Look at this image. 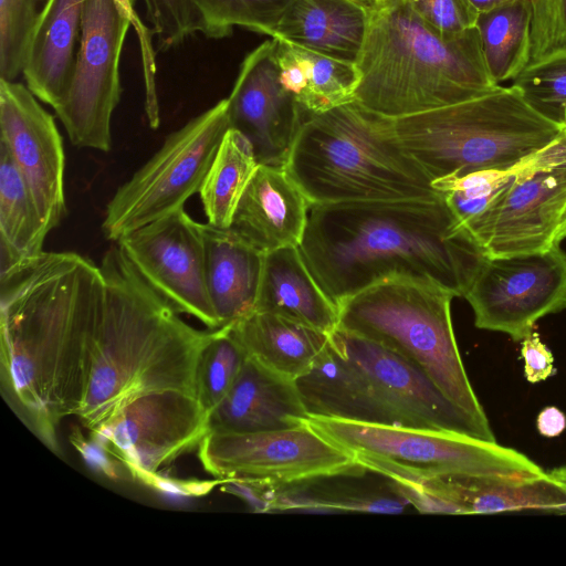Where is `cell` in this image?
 I'll return each instance as SVG.
<instances>
[{
  "label": "cell",
  "mask_w": 566,
  "mask_h": 566,
  "mask_svg": "<svg viewBox=\"0 0 566 566\" xmlns=\"http://www.w3.org/2000/svg\"><path fill=\"white\" fill-rule=\"evenodd\" d=\"M293 0H192L199 32L207 38L229 36L234 27L272 35Z\"/></svg>",
  "instance_id": "32"
},
{
  "label": "cell",
  "mask_w": 566,
  "mask_h": 566,
  "mask_svg": "<svg viewBox=\"0 0 566 566\" xmlns=\"http://www.w3.org/2000/svg\"><path fill=\"white\" fill-rule=\"evenodd\" d=\"M27 85L0 78L2 144L23 176L48 232L66 213L65 157L53 116Z\"/></svg>",
  "instance_id": "16"
},
{
  "label": "cell",
  "mask_w": 566,
  "mask_h": 566,
  "mask_svg": "<svg viewBox=\"0 0 566 566\" xmlns=\"http://www.w3.org/2000/svg\"><path fill=\"white\" fill-rule=\"evenodd\" d=\"M105 291L83 297L38 369L31 411L40 437L74 416L91 432L134 398L155 390L195 394L197 365L214 329L179 317L140 277L117 244L104 253Z\"/></svg>",
  "instance_id": "1"
},
{
  "label": "cell",
  "mask_w": 566,
  "mask_h": 566,
  "mask_svg": "<svg viewBox=\"0 0 566 566\" xmlns=\"http://www.w3.org/2000/svg\"><path fill=\"white\" fill-rule=\"evenodd\" d=\"M564 239H566V207L564 209L559 228L556 234V243H560V241Z\"/></svg>",
  "instance_id": "46"
},
{
  "label": "cell",
  "mask_w": 566,
  "mask_h": 566,
  "mask_svg": "<svg viewBox=\"0 0 566 566\" xmlns=\"http://www.w3.org/2000/svg\"><path fill=\"white\" fill-rule=\"evenodd\" d=\"M548 475L566 490V465H560L547 471Z\"/></svg>",
  "instance_id": "45"
},
{
  "label": "cell",
  "mask_w": 566,
  "mask_h": 566,
  "mask_svg": "<svg viewBox=\"0 0 566 566\" xmlns=\"http://www.w3.org/2000/svg\"><path fill=\"white\" fill-rule=\"evenodd\" d=\"M130 25L115 0H86L73 74L54 107L76 147L111 150V122L122 94L119 61Z\"/></svg>",
  "instance_id": "11"
},
{
  "label": "cell",
  "mask_w": 566,
  "mask_h": 566,
  "mask_svg": "<svg viewBox=\"0 0 566 566\" xmlns=\"http://www.w3.org/2000/svg\"><path fill=\"white\" fill-rule=\"evenodd\" d=\"M198 458L208 473L226 482L289 484L366 471L307 421L279 430L208 433Z\"/></svg>",
  "instance_id": "9"
},
{
  "label": "cell",
  "mask_w": 566,
  "mask_h": 566,
  "mask_svg": "<svg viewBox=\"0 0 566 566\" xmlns=\"http://www.w3.org/2000/svg\"><path fill=\"white\" fill-rule=\"evenodd\" d=\"M273 44L264 41L244 57L227 97L228 115L230 128L250 140L259 164L282 166L303 108L280 82Z\"/></svg>",
  "instance_id": "17"
},
{
  "label": "cell",
  "mask_w": 566,
  "mask_h": 566,
  "mask_svg": "<svg viewBox=\"0 0 566 566\" xmlns=\"http://www.w3.org/2000/svg\"><path fill=\"white\" fill-rule=\"evenodd\" d=\"M307 417L294 380L248 356L228 394L208 413V433L286 429Z\"/></svg>",
  "instance_id": "20"
},
{
  "label": "cell",
  "mask_w": 566,
  "mask_h": 566,
  "mask_svg": "<svg viewBox=\"0 0 566 566\" xmlns=\"http://www.w3.org/2000/svg\"><path fill=\"white\" fill-rule=\"evenodd\" d=\"M258 166L250 140L229 128L199 190L209 224L231 227L238 203Z\"/></svg>",
  "instance_id": "30"
},
{
  "label": "cell",
  "mask_w": 566,
  "mask_h": 566,
  "mask_svg": "<svg viewBox=\"0 0 566 566\" xmlns=\"http://www.w3.org/2000/svg\"><path fill=\"white\" fill-rule=\"evenodd\" d=\"M85 3L86 0H46L29 45L22 73L27 86L53 108L73 74Z\"/></svg>",
  "instance_id": "23"
},
{
  "label": "cell",
  "mask_w": 566,
  "mask_h": 566,
  "mask_svg": "<svg viewBox=\"0 0 566 566\" xmlns=\"http://www.w3.org/2000/svg\"><path fill=\"white\" fill-rule=\"evenodd\" d=\"M566 207V128L524 160L507 187L467 226L486 256L544 251Z\"/></svg>",
  "instance_id": "10"
},
{
  "label": "cell",
  "mask_w": 566,
  "mask_h": 566,
  "mask_svg": "<svg viewBox=\"0 0 566 566\" xmlns=\"http://www.w3.org/2000/svg\"><path fill=\"white\" fill-rule=\"evenodd\" d=\"M366 7H371L374 3H376L377 0H355Z\"/></svg>",
  "instance_id": "47"
},
{
  "label": "cell",
  "mask_w": 566,
  "mask_h": 566,
  "mask_svg": "<svg viewBox=\"0 0 566 566\" xmlns=\"http://www.w3.org/2000/svg\"><path fill=\"white\" fill-rule=\"evenodd\" d=\"M470 6L478 12L484 13L491 11L497 7H501L512 0H467Z\"/></svg>",
  "instance_id": "44"
},
{
  "label": "cell",
  "mask_w": 566,
  "mask_h": 566,
  "mask_svg": "<svg viewBox=\"0 0 566 566\" xmlns=\"http://www.w3.org/2000/svg\"><path fill=\"white\" fill-rule=\"evenodd\" d=\"M255 311L277 313L328 334L338 327L337 305L310 272L298 247L264 254Z\"/></svg>",
  "instance_id": "25"
},
{
  "label": "cell",
  "mask_w": 566,
  "mask_h": 566,
  "mask_svg": "<svg viewBox=\"0 0 566 566\" xmlns=\"http://www.w3.org/2000/svg\"><path fill=\"white\" fill-rule=\"evenodd\" d=\"M129 18L139 43L145 84V109L148 113L159 111L156 86V51L153 44V31L147 28L135 10V0H115Z\"/></svg>",
  "instance_id": "40"
},
{
  "label": "cell",
  "mask_w": 566,
  "mask_h": 566,
  "mask_svg": "<svg viewBox=\"0 0 566 566\" xmlns=\"http://www.w3.org/2000/svg\"><path fill=\"white\" fill-rule=\"evenodd\" d=\"M355 65V102L389 119L464 102L500 86L488 71L476 28L442 34L408 0H378L368 7Z\"/></svg>",
  "instance_id": "3"
},
{
  "label": "cell",
  "mask_w": 566,
  "mask_h": 566,
  "mask_svg": "<svg viewBox=\"0 0 566 566\" xmlns=\"http://www.w3.org/2000/svg\"><path fill=\"white\" fill-rule=\"evenodd\" d=\"M42 0H0V78L15 81L23 73Z\"/></svg>",
  "instance_id": "36"
},
{
  "label": "cell",
  "mask_w": 566,
  "mask_h": 566,
  "mask_svg": "<svg viewBox=\"0 0 566 566\" xmlns=\"http://www.w3.org/2000/svg\"><path fill=\"white\" fill-rule=\"evenodd\" d=\"M48 233L30 188L0 144L1 266L41 254Z\"/></svg>",
  "instance_id": "28"
},
{
  "label": "cell",
  "mask_w": 566,
  "mask_h": 566,
  "mask_svg": "<svg viewBox=\"0 0 566 566\" xmlns=\"http://www.w3.org/2000/svg\"><path fill=\"white\" fill-rule=\"evenodd\" d=\"M273 40L272 57L280 82L302 108L317 114L355 102L358 85L355 63Z\"/></svg>",
  "instance_id": "27"
},
{
  "label": "cell",
  "mask_w": 566,
  "mask_h": 566,
  "mask_svg": "<svg viewBox=\"0 0 566 566\" xmlns=\"http://www.w3.org/2000/svg\"><path fill=\"white\" fill-rule=\"evenodd\" d=\"M463 297L478 328L521 342L539 318L566 308V252L555 243L538 252L485 255Z\"/></svg>",
  "instance_id": "12"
},
{
  "label": "cell",
  "mask_w": 566,
  "mask_h": 566,
  "mask_svg": "<svg viewBox=\"0 0 566 566\" xmlns=\"http://www.w3.org/2000/svg\"><path fill=\"white\" fill-rule=\"evenodd\" d=\"M386 120L395 138L432 181L510 168L552 144L566 128L539 115L512 85Z\"/></svg>",
  "instance_id": "5"
},
{
  "label": "cell",
  "mask_w": 566,
  "mask_h": 566,
  "mask_svg": "<svg viewBox=\"0 0 566 566\" xmlns=\"http://www.w3.org/2000/svg\"><path fill=\"white\" fill-rule=\"evenodd\" d=\"M332 340L366 374L398 427L491 440L416 365L386 346L337 327Z\"/></svg>",
  "instance_id": "15"
},
{
  "label": "cell",
  "mask_w": 566,
  "mask_h": 566,
  "mask_svg": "<svg viewBox=\"0 0 566 566\" xmlns=\"http://www.w3.org/2000/svg\"><path fill=\"white\" fill-rule=\"evenodd\" d=\"M75 447L81 451L82 455L88 463L101 472H103L108 478H116V470L114 469L112 462L107 458V451L105 448L97 442L94 438L91 442L83 439L81 434H76L72 439Z\"/></svg>",
  "instance_id": "42"
},
{
  "label": "cell",
  "mask_w": 566,
  "mask_h": 566,
  "mask_svg": "<svg viewBox=\"0 0 566 566\" xmlns=\"http://www.w3.org/2000/svg\"><path fill=\"white\" fill-rule=\"evenodd\" d=\"M420 512L496 514L543 511L566 514V490L547 473L537 476L450 475L401 483Z\"/></svg>",
  "instance_id": "18"
},
{
  "label": "cell",
  "mask_w": 566,
  "mask_h": 566,
  "mask_svg": "<svg viewBox=\"0 0 566 566\" xmlns=\"http://www.w3.org/2000/svg\"><path fill=\"white\" fill-rule=\"evenodd\" d=\"M536 429L545 438L558 437L566 429V415L555 406H547L537 415Z\"/></svg>",
  "instance_id": "43"
},
{
  "label": "cell",
  "mask_w": 566,
  "mask_h": 566,
  "mask_svg": "<svg viewBox=\"0 0 566 566\" xmlns=\"http://www.w3.org/2000/svg\"><path fill=\"white\" fill-rule=\"evenodd\" d=\"M368 22V7L355 0H293L271 38L355 63Z\"/></svg>",
  "instance_id": "24"
},
{
  "label": "cell",
  "mask_w": 566,
  "mask_h": 566,
  "mask_svg": "<svg viewBox=\"0 0 566 566\" xmlns=\"http://www.w3.org/2000/svg\"><path fill=\"white\" fill-rule=\"evenodd\" d=\"M282 166L312 205L441 195L386 118L356 102L317 114L303 108Z\"/></svg>",
  "instance_id": "4"
},
{
  "label": "cell",
  "mask_w": 566,
  "mask_h": 566,
  "mask_svg": "<svg viewBox=\"0 0 566 566\" xmlns=\"http://www.w3.org/2000/svg\"><path fill=\"white\" fill-rule=\"evenodd\" d=\"M511 85L539 115L566 127V48L531 61Z\"/></svg>",
  "instance_id": "34"
},
{
  "label": "cell",
  "mask_w": 566,
  "mask_h": 566,
  "mask_svg": "<svg viewBox=\"0 0 566 566\" xmlns=\"http://www.w3.org/2000/svg\"><path fill=\"white\" fill-rule=\"evenodd\" d=\"M229 128L228 98H223L168 135L107 203L102 222L105 238L116 242L184 208L199 192Z\"/></svg>",
  "instance_id": "8"
},
{
  "label": "cell",
  "mask_w": 566,
  "mask_h": 566,
  "mask_svg": "<svg viewBox=\"0 0 566 566\" xmlns=\"http://www.w3.org/2000/svg\"><path fill=\"white\" fill-rule=\"evenodd\" d=\"M531 61L566 48V0H528Z\"/></svg>",
  "instance_id": "38"
},
{
  "label": "cell",
  "mask_w": 566,
  "mask_h": 566,
  "mask_svg": "<svg viewBox=\"0 0 566 566\" xmlns=\"http://www.w3.org/2000/svg\"><path fill=\"white\" fill-rule=\"evenodd\" d=\"M294 382L308 417L396 426L366 374L332 338Z\"/></svg>",
  "instance_id": "21"
},
{
  "label": "cell",
  "mask_w": 566,
  "mask_h": 566,
  "mask_svg": "<svg viewBox=\"0 0 566 566\" xmlns=\"http://www.w3.org/2000/svg\"><path fill=\"white\" fill-rule=\"evenodd\" d=\"M408 1L422 20L442 34H461L476 25L479 14L467 0Z\"/></svg>",
  "instance_id": "39"
},
{
  "label": "cell",
  "mask_w": 566,
  "mask_h": 566,
  "mask_svg": "<svg viewBox=\"0 0 566 566\" xmlns=\"http://www.w3.org/2000/svg\"><path fill=\"white\" fill-rule=\"evenodd\" d=\"M521 342V357L524 361L526 380L537 384L552 377L556 371L554 357L549 348L542 342L538 333L533 331Z\"/></svg>",
  "instance_id": "41"
},
{
  "label": "cell",
  "mask_w": 566,
  "mask_h": 566,
  "mask_svg": "<svg viewBox=\"0 0 566 566\" xmlns=\"http://www.w3.org/2000/svg\"><path fill=\"white\" fill-rule=\"evenodd\" d=\"M482 54L492 80L513 81L531 62V7L512 0L476 20Z\"/></svg>",
  "instance_id": "31"
},
{
  "label": "cell",
  "mask_w": 566,
  "mask_h": 566,
  "mask_svg": "<svg viewBox=\"0 0 566 566\" xmlns=\"http://www.w3.org/2000/svg\"><path fill=\"white\" fill-rule=\"evenodd\" d=\"M247 357L229 325L214 329L201 352L195 382L196 397L208 413L228 394Z\"/></svg>",
  "instance_id": "33"
},
{
  "label": "cell",
  "mask_w": 566,
  "mask_h": 566,
  "mask_svg": "<svg viewBox=\"0 0 566 566\" xmlns=\"http://www.w3.org/2000/svg\"><path fill=\"white\" fill-rule=\"evenodd\" d=\"M206 283L220 327L255 311L264 254L232 228L201 223Z\"/></svg>",
  "instance_id": "22"
},
{
  "label": "cell",
  "mask_w": 566,
  "mask_h": 566,
  "mask_svg": "<svg viewBox=\"0 0 566 566\" xmlns=\"http://www.w3.org/2000/svg\"><path fill=\"white\" fill-rule=\"evenodd\" d=\"M378 1V0H377Z\"/></svg>",
  "instance_id": "48"
},
{
  "label": "cell",
  "mask_w": 566,
  "mask_h": 566,
  "mask_svg": "<svg viewBox=\"0 0 566 566\" xmlns=\"http://www.w3.org/2000/svg\"><path fill=\"white\" fill-rule=\"evenodd\" d=\"M317 479L289 484L262 483L261 510L359 511L399 513L410 504L399 492L390 494L349 486H331Z\"/></svg>",
  "instance_id": "29"
},
{
  "label": "cell",
  "mask_w": 566,
  "mask_h": 566,
  "mask_svg": "<svg viewBox=\"0 0 566 566\" xmlns=\"http://www.w3.org/2000/svg\"><path fill=\"white\" fill-rule=\"evenodd\" d=\"M306 421L350 452L366 471L401 483L450 475L537 476L546 473L524 453L481 438L321 417Z\"/></svg>",
  "instance_id": "7"
},
{
  "label": "cell",
  "mask_w": 566,
  "mask_h": 566,
  "mask_svg": "<svg viewBox=\"0 0 566 566\" xmlns=\"http://www.w3.org/2000/svg\"><path fill=\"white\" fill-rule=\"evenodd\" d=\"M208 434V412L193 394L178 389L143 394L92 432L108 454L146 484L161 467L198 447Z\"/></svg>",
  "instance_id": "13"
},
{
  "label": "cell",
  "mask_w": 566,
  "mask_h": 566,
  "mask_svg": "<svg viewBox=\"0 0 566 566\" xmlns=\"http://www.w3.org/2000/svg\"><path fill=\"white\" fill-rule=\"evenodd\" d=\"M147 20L157 38L158 49L180 45L199 32V14L192 0H143Z\"/></svg>",
  "instance_id": "37"
},
{
  "label": "cell",
  "mask_w": 566,
  "mask_h": 566,
  "mask_svg": "<svg viewBox=\"0 0 566 566\" xmlns=\"http://www.w3.org/2000/svg\"><path fill=\"white\" fill-rule=\"evenodd\" d=\"M148 286L177 313L220 328L209 298L201 223L184 208L116 241Z\"/></svg>",
  "instance_id": "14"
},
{
  "label": "cell",
  "mask_w": 566,
  "mask_h": 566,
  "mask_svg": "<svg viewBox=\"0 0 566 566\" xmlns=\"http://www.w3.org/2000/svg\"><path fill=\"white\" fill-rule=\"evenodd\" d=\"M311 206L283 166L259 164L230 228L263 253L298 247Z\"/></svg>",
  "instance_id": "19"
},
{
  "label": "cell",
  "mask_w": 566,
  "mask_h": 566,
  "mask_svg": "<svg viewBox=\"0 0 566 566\" xmlns=\"http://www.w3.org/2000/svg\"><path fill=\"white\" fill-rule=\"evenodd\" d=\"M524 160L510 168L484 169L463 176L434 179L432 187L442 195L452 213L465 229L507 187Z\"/></svg>",
  "instance_id": "35"
},
{
  "label": "cell",
  "mask_w": 566,
  "mask_h": 566,
  "mask_svg": "<svg viewBox=\"0 0 566 566\" xmlns=\"http://www.w3.org/2000/svg\"><path fill=\"white\" fill-rule=\"evenodd\" d=\"M298 249L336 305L397 275L431 280L463 297L485 256L442 195L312 205Z\"/></svg>",
  "instance_id": "2"
},
{
  "label": "cell",
  "mask_w": 566,
  "mask_h": 566,
  "mask_svg": "<svg viewBox=\"0 0 566 566\" xmlns=\"http://www.w3.org/2000/svg\"><path fill=\"white\" fill-rule=\"evenodd\" d=\"M229 327L249 357L292 380L310 369L331 338L326 332L264 311H254Z\"/></svg>",
  "instance_id": "26"
},
{
  "label": "cell",
  "mask_w": 566,
  "mask_h": 566,
  "mask_svg": "<svg viewBox=\"0 0 566 566\" xmlns=\"http://www.w3.org/2000/svg\"><path fill=\"white\" fill-rule=\"evenodd\" d=\"M455 295L431 280L397 275L340 301L338 327L377 342L421 369L496 441L464 368L451 319Z\"/></svg>",
  "instance_id": "6"
}]
</instances>
